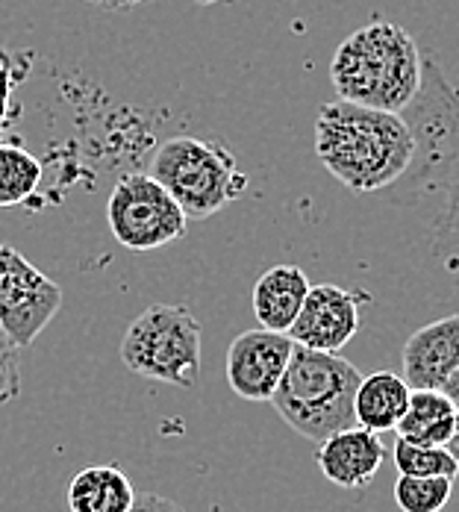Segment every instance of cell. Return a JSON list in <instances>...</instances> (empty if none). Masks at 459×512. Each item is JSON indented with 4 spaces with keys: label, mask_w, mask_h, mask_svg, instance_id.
Instances as JSON below:
<instances>
[{
    "label": "cell",
    "mask_w": 459,
    "mask_h": 512,
    "mask_svg": "<svg viewBox=\"0 0 459 512\" xmlns=\"http://www.w3.org/2000/svg\"><path fill=\"white\" fill-rule=\"evenodd\" d=\"M186 212L151 174H124L106 201L109 233L127 251H159L186 236Z\"/></svg>",
    "instance_id": "cell-7"
},
{
    "label": "cell",
    "mask_w": 459,
    "mask_h": 512,
    "mask_svg": "<svg viewBox=\"0 0 459 512\" xmlns=\"http://www.w3.org/2000/svg\"><path fill=\"white\" fill-rule=\"evenodd\" d=\"M295 354V342L289 333L271 330H245L227 348V383L230 389L254 404H271L277 395L286 368Z\"/></svg>",
    "instance_id": "cell-9"
},
{
    "label": "cell",
    "mask_w": 459,
    "mask_h": 512,
    "mask_svg": "<svg viewBox=\"0 0 459 512\" xmlns=\"http://www.w3.org/2000/svg\"><path fill=\"white\" fill-rule=\"evenodd\" d=\"M401 359L409 389H442L459 368V312L415 330Z\"/></svg>",
    "instance_id": "cell-11"
},
{
    "label": "cell",
    "mask_w": 459,
    "mask_h": 512,
    "mask_svg": "<svg viewBox=\"0 0 459 512\" xmlns=\"http://www.w3.org/2000/svg\"><path fill=\"white\" fill-rule=\"evenodd\" d=\"M195 3H201V6H215V3H224V0H195Z\"/></svg>",
    "instance_id": "cell-26"
},
{
    "label": "cell",
    "mask_w": 459,
    "mask_h": 512,
    "mask_svg": "<svg viewBox=\"0 0 459 512\" xmlns=\"http://www.w3.org/2000/svg\"><path fill=\"white\" fill-rule=\"evenodd\" d=\"M362 301H368V298L354 295L333 283L312 286L298 321L289 330V339L306 351L339 354L359 333V304Z\"/></svg>",
    "instance_id": "cell-10"
},
{
    "label": "cell",
    "mask_w": 459,
    "mask_h": 512,
    "mask_svg": "<svg viewBox=\"0 0 459 512\" xmlns=\"http://www.w3.org/2000/svg\"><path fill=\"white\" fill-rule=\"evenodd\" d=\"M89 3L103 6V9H112V12H130V9L145 6V3H151V0H89Z\"/></svg>",
    "instance_id": "cell-23"
},
{
    "label": "cell",
    "mask_w": 459,
    "mask_h": 512,
    "mask_svg": "<svg viewBox=\"0 0 459 512\" xmlns=\"http://www.w3.org/2000/svg\"><path fill=\"white\" fill-rule=\"evenodd\" d=\"M121 362L156 383L192 389L201 377L204 330L189 307L153 304L127 327L121 339Z\"/></svg>",
    "instance_id": "cell-6"
},
{
    "label": "cell",
    "mask_w": 459,
    "mask_h": 512,
    "mask_svg": "<svg viewBox=\"0 0 459 512\" xmlns=\"http://www.w3.org/2000/svg\"><path fill=\"white\" fill-rule=\"evenodd\" d=\"M130 512H183V507L177 501H171V498H162V495H153V492H139Z\"/></svg>",
    "instance_id": "cell-22"
},
{
    "label": "cell",
    "mask_w": 459,
    "mask_h": 512,
    "mask_svg": "<svg viewBox=\"0 0 459 512\" xmlns=\"http://www.w3.org/2000/svg\"><path fill=\"white\" fill-rule=\"evenodd\" d=\"M148 174L192 218H209L248 192V174L233 151L195 136L162 142Z\"/></svg>",
    "instance_id": "cell-5"
},
{
    "label": "cell",
    "mask_w": 459,
    "mask_h": 512,
    "mask_svg": "<svg viewBox=\"0 0 459 512\" xmlns=\"http://www.w3.org/2000/svg\"><path fill=\"white\" fill-rule=\"evenodd\" d=\"M401 115L412 127L415 156L389 195L401 206H418L427 198L439 201L433 256L459 286V89L433 59H424L421 89Z\"/></svg>",
    "instance_id": "cell-1"
},
{
    "label": "cell",
    "mask_w": 459,
    "mask_h": 512,
    "mask_svg": "<svg viewBox=\"0 0 459 512\" xmlns=\"http://www.w3.org/2000/svg\"><path fill=\"white\" fill-rule=\"evenodd\" d=\"M136 495L118 465H89L68 483V512H130Z\"/></svg>",
    "instance_id": "cell-15"
},
{
    "label": "cell",
    "mask_w": 459,
    "mask_h": 512,
    "mask_svg": "<svg viewBox=\"0 0 459 512\" xmlns=\"http://www.w3.org/2000/svg\"><path fill=\"white\" fill-rule=\"evenodd\" d=\"M362 374L339 354L306 351L295 345L286 377L271 398L277 415L309 442H324L357 427V389Z\"/></svg>",
    "instance_id": "cell-4"
},
{
    "label": "cell",
    "mask_w": 459,
    "mask_h": 512,
    "mask_svg": "<svg viewBox=\"0 0 459 512\" xmlns=\"http://www.w3.org/2000/svg\"><path fill=\"white\" fill-rule=\"evenodd\" d=\"M42 186V162L21 142H0V206L27 204Z\"/></svg>",
    "instance_id": "cell-17"
},
{
    "label": "cell",
    "mask_w": 459,
    "mask_h": 512,
    "mask_svg": "<svg viewBox=\"0 0 459 512\" xmlns=\"http://www.w3.org/2000/svg\"><path fill=\"white\" fill-rule=\"evenodd\" d=\"M18 345L0 327V407L12 404L21 395V359Z\"/></svg>",
    "instance_id": "cell-21"
},
{
    "label": "cell",
    "mask_w": 459,
    "mask_h": 512,
    "mask_svg": "<svg viewBox=\"0 0 459 512\" xmlns=\"http://www.w3.org/2000/svg\"><path fill=\"white\" fill-rule=\"evenodd\" d=\"M409 398H412V389L404 380V374L374 371L371 377H362L357 389V401H354L357 427L371 430L377 436L389 433V430H398L401 418L409 410Z\"/></svg>",
    "instance_id": "cell-14"
},
{
    "label": "cell",
    "mask_w": 459,
    "mask_h": 512,
    "mask_svg": "<svg viewBox=\"0 0 459 512\" xmlns=\"http://www.w3.org/2000/svg\"><path fill=\"white\" fill-rule=\"evenodd\" d=\"M315 154L351 192H389L415 156V136L404 115L357 103H324L315 118Z\"/></svg>",
    "instance_id": "cell-2"
},
{
    "label": "cell",
    "mask_w": 459,
    "mask_h": 512,
    "mask_svg": "<svg viewBox=\"0 0 459 512\" xmlns=\"http://www.w3.org/2000/svg\"><path fill=\"white\" fill-rule=\"evenodd\" d=\"M424 77V59L415 39L395 21H371L351 33L330 65L339 101L404 112L415 101Z\"/></svg>",
    "instance_id": "cell-3"
},
{
    "label": "cell",
    "mask_w": 459,
    "mask_h": 512,
    "mask_svg": "<svg viewBox=\"0 0 459 512\" xmlns=\"http://www.w3.org/2000/svg\"><path fill=\"white\" fill-rule=\"evenodd\" d=\"M33 56L30 53H9L0 48V142H6L9 124L15 121V103L12 92L30 77Z\"/></svg>",
    "instance_id": "cell-20"
},
{
    "label": "cell",
    "mask_w": 459,
    "mask_h": 512,
    "mask_svg": "<svg viewBox=\"0 0 459 512\" xmlns=\"http://www.w3.org/2000/svg\"><path fill=\"white\" fill-rule=\"evenodd\" d=\"M454 495L451 477H398L395 504L401 512H442Z\"/></svg>",
    "instance_id": "cell-18"
},
{
    "label": "cell",
    "mask_w": 459,
    "mask_h": 512,
    "mask_svg": "<svg viewBox=\"0 0 459 512\" xmlns=\"http://www.w3.org/2000/svg\"><path fill=\"white\" fill-rule=\"evenodd\" d=\"M386 457L389 448L383 445V439L362 427H351L324 439L315 454L321 474L339 489H365L377 477Z\"/></svg>",
    "instance_id": "cell-12"
},
{
    "label": "cell",
    "mask_w": 459,
    "mask_h": 512,
    "mask_svg": "<svg viewBox=\"0 0 459 512\" xmlns=\"http://www.w3.org/2000/svg\"><path fill=\"white\" fill-rule=\"evenodd\" d=\"M392 460L401 477H457L459 465L451 460L445 448H430V445H412L398 439Z\"/></svg>",
    "instance_id": "cell-19"
},
{
    "label": "cell",
    "mask_w": 459,
    "mask_h": 512,
    "mask_svg": "<svg viewBox=\"0 0 459 512\" xmlns=\"http://www.w3.org/2000/svg\"><path fill=\"white\" fill-rule=\"evenodd\" d=\"M65 292L12 245H0V327L18 345L30 348L59 315Z\"/></svg>",
    "instance_id": "cell-8"
},
{
    "label": "cell",
    "mask_w": 459,
    "mask_h": 512,
    "mask_svg": "<svg viewBox=\"0 0 459 512\" xmlns=\"http://www.w3.org/2000/svg\"><path fill=\"white\" fill-rule=\"evenodd\" d=\"M457 421L454 404L439 392V389H412L407 415L398 424V439L412 445H430V448H445L451 439Z\"/></svg>",
    "instance_id": "cell-16"
},
{
    "label": "cell",
    "mask_w": 459,
    "mask_h": 512,
    "mask_svg": "<svg viewBox=\"0 0 459 512\" xmlns=\"http://www.w3.org/2000/svg\"><path fill=\"white\" fill-rule=\"evenodd\" d=\"M439 392H442V395L454 404V410L459 412V368L451 374V377H448V380H445V386H442Z\"/></svg>",
    "instance_id": "cell-24"
},
{
    "label": "cell",
    "mask_w": 459,
    "mask_h": 512,
    "mask_svg": "<svg viewBox=\"0 0 459 512\" xmlns=\"http://www.w3.org/2000/svg\"><path fill=\"white\" fill-rule=\"evenodd\" d=\"M445 451L451 454V460L459 465V412H457V421H454V430H451V439L445 442Z\"/></svg>",
    "instance_id": "cell-25"
},
{
    "label": "cell",
    "mask_w": 459,
    "mask_h": 512,
    "mask_svg": "<svg viewBox=\"0 0 459 512\" xmlns=\"http://www.w3.org/2000/svg\"><path fill=\"white\" fill-rule=\"evenodd\" d=\"M312 283L298 265H274L254 286V315L262 330L289 333L304 309Z\"/></svg>",
    "instance_id": "cell-13"
}]
</instances>
